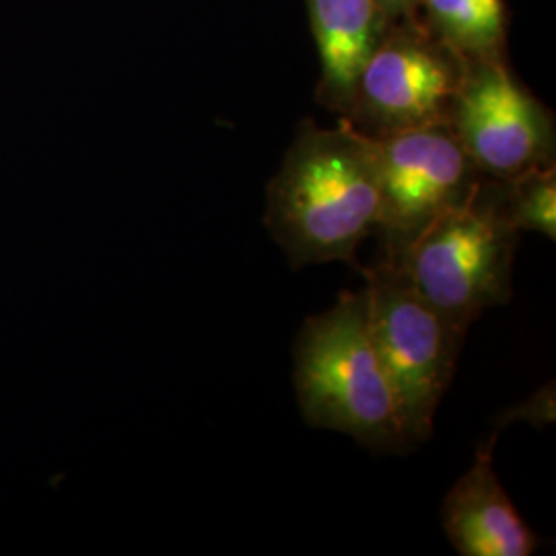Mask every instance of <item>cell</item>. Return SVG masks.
<instances>
[{
	"mask_svg": "<svg viewBox=\"0 0 556 556\" xmlns=\"http://www.w3.org/2000/svg\"><path fill=\"white\" fill-rule=\"evenodd\" d=\"M379 163L376 140L340 119L321 128L299 124L266 192V227L293 268L346 262L376 236Z\"/></svg>",
	"mask_w": 556,
	"mask_h": 556,
	"instance_id": "6da1fadb",
	"label": "cell"
},
{
	"mask_svg": "<svg viewBox=\"0 0 556 556\" xmlns=\"http://www.w3.org/2000/svg\"><path fill=\"white\" fill-rule=\"evenodd\" d=\"M293 383L312 427L344 433L371 452L413 447L374 346L365 287L303 321L293 346Z\"/></svg>",
	"mask_w": 556,
	"mask_h": 556,
	"instance_id": "7a4b0ae2",
	"label": "cell"
},
{
	"mask_svg": "<svg viewBox=\"0 0 556 556\" xmlns=\"http://www.w3.org/2000/svg\"><path fill=\"white\" fill-rule=\"evenodd\" d=\"M517 239L519 231L501 215L495 181L484 178L472 199L443 213L408 248L386 260L466 334L482 312L511 299Z\"/></svg>",
	"mask_w": 556,
	"mask_h": 556,
	"instance_id": "3957f363",
	"label": "cell"
},
{
	"mask_svg": "<svg viewBox=\"0 0 556 556\" xmlns=\"http://www.w3.org/2000/svg\"><path fill=\"white\" fill-rule=\"evenodd\" d=\"M371 338L410 445L431 438L466 334L418 295L390 260L361 268Z\"/></svg>",
	"mask_w": 556,
	"mask_h": 556,
	"instance_id": "277c9868",
	"label": "cell"
},
{
	"mask_svg": "<svg viewBox=\"0 0 556 556\" xmlns=\"http://www.w3.org/2000/svg\"><path fill=\"white\" fill-rule=\"evenodd\" d=\"M466 66L415 17L394 21L361 68L340 119L369 139L447 122Z\"/></svg>",
	"mask_w": 556,
	"mask_h": 556,
	"instance_id": "5b68a950",
	"label": "cell"
},
{
	"mask_svg": "<svg viewBox=\"0 0 556 556\" xmlns=\"http://www.w3.org/2000/svg\"><path fill=\"white\" fill-rule=\"evenodd\" d=\"M376 140L379 256L392 258L443 213L472 199L484 176L447 122Z\"/></svg>",
	"mask_w": 556,
	"mask_h": 556,
	"instance_id": "8992f818",
	"label": "cell"
},
{
	"mask_svg": "<svg viewBox=\"0 0 556 556\" xmlns=\"http://www.w3.org/2000/svg\"><path fill=\"white\" fill-rule=\"evenodd\" d=\"M447 124L484 178L555 163V118L516 79L505 54L468 60Z\"/></svg>",
	"mask_w": 556,
	"mask_h": 556,
	"instance_id": "52a82bcc",
	"label": "cell"
},
{
	"mask_svg": "<svg viewBox=\"0 0 556 556\" xmlns=\"http://www.w3.org/2000/svg\"><path fill=\"white\" fill-rule=\"evenodd\" d=\"M498 431L480 443L470 470L443 501L445 536L464 556H530L538 536L521 519L493 468Z\"/></svg>",
	"mask_w": 556,
	"mask_h": 556,
	"instance_id": "ba28073f",
	"label": "cell"
},
{
	"mask_svg": "<svg viewBox=\"0 0 556 556\" xmlns=\"http://www.w3.org/2000/svg\"><path fill=\"white\" fill-rule=\"evenodd\" d=\"M319 54L318 100L342 118L361 68L392 21L376 0H305Z\"/></svg>",
	"mask_w": 556,
	"mask_h": 556,
	"instance_id": "9c48e42d",
	"label": "cell"
},
{
	"mask_svg": "<svg viewBox=\"0 0 556 556\" xmlns=\"http://www.w3.org/2000/svg\"><path fill=\"white\" fill-rule=\"evenodd\" d=\"M413 17L466 60L505 54L503 0H417Z\"/></svg>",
	"mask_w": 556,
	"mask_h": 556,
	"instance_id": "30bf717a",
	"label": "cell"
},
{
	"mask_svg": "<svg viewBox=\"0 0 556 556\" xmlns=\"http://www.w3.org/2000/svg\"><path fill=\"white\" fill-rule=\"evenodd\" d=\"M501 215L516 231L556 239L555 163L538 165L511 179H493Z\"/></svg>",
	"mask_w": 556,
	"mask_h": 556,
	"instance_id": "8fae6325",
	"label": "cell"
},
{
	"mask_svg": "<svg viewBox=\"0 0 556 556\" xmlns=\"http://www.w3.org/2000/svg\"><path fill=\"white\" fill-rule=\"evenodd\" d=\"M555 383L551 381V383L542 386L534 396L519 402L516 406H509L503 415H498L497 422H501V427H507L511 422L526 420V422L542 429V427H548L555 422Z\"/></svg>",
	"mask_w": 556,
	"mask_h": 556,
	"instance_id": "7c38bea8",
	"label": "cell"
},
{
	"mask_svg": "<svg viewBox=\"0 0 556 556\" xmlns=\"http://www.w3.org/2000/svg\"><path fill=\"white\" fill-rule=\"evenodd\" d=\"M376 2L392 23L413 17L417 9V0H376Z\"/></svg>",
	"mask_w": 556,
	"mask_h": 556,
	"instance_id": "4fadbf2b",
	"label": "cell"
}]
</instances>
